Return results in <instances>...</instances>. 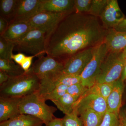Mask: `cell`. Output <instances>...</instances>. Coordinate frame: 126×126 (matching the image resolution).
<instances>
[{
	"label": "cell",
	"mask_w": 126,
	"mask_h": 126,
	"mask_svg": "<svg viewBox=\"0 0 126 126\" xmlns=\"http://www.w3.org/2000/svg\"><path fill=\"white\" fill-rule=\"evenodd\" d=\"M100 18L107 30L114 29L125 18L117 0H109Z\"/></svg>",
	"instance_id": "7c38bea8"
},
{
	"label": "cell",
	"mask_w": 126,
	"mask_h": 126,
	"mask_svg": "<svg viewBox=\"0 0 126 126\" xmlns=\"http://www.w3.org/2000/svg\"><path fill=\"white\" fill-rule=\"evenodd\" d=\"M109 52L104 41L94 47L92 58L80 75L83 86L89 89L96 83L102 64Z\"/></svg>",
	"instance_id": "5b68a950"
},
{
	"label": "cell",
	"mask_w": 126,
	"mask_h": 126,
	"mask_svg": "<svg viewBox=\"0 0 126 126\" xmlns=\"http://www.w3.org/2000/svg\"><path fill=\"white\" fill-rule=\"evenodd\" d=\"M0 70L5 72L10 77L23 74L25 72L20 65L16 64L12 60L0 59Z\"/></svg>",
	"instance_id": "7402d4cb"
},
{
	"label": "cell",
	"mask_w": 126,
	"mask_h": 126,
	"mask_svg": "<svg viewBox=\"0 0 126 126\" xmlns=\"http://www.w3.org/2000/svg\"><path fill=\"white\" fill-rule=\"evenodd\" d=\"M40 83V79L30 68L20 75L10 77L0 86V97L22 98L38 92Z\"/></svg>",
	"instance_id": "7a4b0ae2"
},
{
	"label": "cell",
	"mask_w": 126,
	"mask_h": 126,
	"mask_svg": "<svg viewBox=\"0 0 126 126\" xmlns=\"http://www.w3.org/2000/svg\"><path fill=\"white\" fill-rule=\"evenodd\" d=\"M124 87V81L121 79L115 81L112 92L106 100L107 111L118 116L121 107Z\"/></svg>",
	"instance_id": "4fadbf2b"
},
{
	"label": "cell",
	"mask_w": 126,
	"mask_h": 126,
	"mask_svg": "<svg viewBox=\"0 0 126 126\" xmlns=\"http://www.w3.org/2000/svg\"><path fill=\"white\" fill-rule=\"evenodd\" d=\"M46 101L37 93L23 97L19 105L20 114L38 118L46 125L56 118L54 113L57 109L47 105Z\"/></svg>",
	"instance_id": "3957f363"
},
{
	"label": "cell",
	"mask_w": 126,
	"mask_h": 126,
	"mask_svg": "<svg viewBox=\"0 0 126 126\" xmlns=\"http://www.w3.org/2000/svg\"><path fill=\"white\" fill-rule=\"evenodd\" d=\"M41 0H18L14 18L10 24L29 23L41 12Z\"/></svg>",
	"instance_id": "8fae6325"
},
{
	"label": "cell",
	"mask_w": 126,
	"mask_h": 126,
	"mask_svg": "<svg viewBox=\"0 0 126 126\" xmlns=\"http://www.w3.org/2000/svg\"><path fill=\"white\" fill-rule=\"evenodd\" d=\"M84 126H100L104 116L91 110H86L79 114Z\"/></svg>",
	"instance_id": "cb8c5ba5"
},
{
	"label": "cell",
	"mask_w": 126,
	"mask_h": 126,
	"mask_svg": "<svg viewBox=\"0 0 126 126\" xmlns=\"http://www.w3.org/2000/svg\"><path fill=\"white\" fill-rule=\"evenodd\" d=\"M88 89L81 83H77L68 87L67 93L79 99L84 95Z\"/></svg>",
	"instance_id": "f1b7e54d"
},
{
	"label": "cell",
	"mask_w": 126,
	"mask_h": 126,
	"mask_svg": "<svg viewBox=\"0 0 126 126\" xmlns=\"http://www.w3.org/2000/svg\"><path fill=\"white\" fill-rule=\"evenodd\" d=\"M10 78L5 72L0 70V86L8 81Z\"/></svg>",
	"instance_id": "74e56055"
},
{
	"label": "cell",
	"mask_w": 126,
	"mask_h": 126,
	"mask_svg": "<svg viewBox=\"0 0 126 126\" xmlns=\"http://www.w3.org/2000/svg\"><path fill=\"white\" fill-rule=\"evenodd\" d=\"M94 47L83 50L70 56L64 62L62 73L65 74L81 75L92 58Z\"/></svg>",
	"instance_id": "9c48e42d"
},
{
	"label": "cell",
	"mask_w": 126,
	"mask_h": 126,
	"mask_svg": "<svg viewBox=\"0 0 126 126\" xmlns=\"http://www.w3.org/2000/svg\"><path fill=\"white\" fill-rule=\"evenodd\" d=\"M122 56L123 58L126 59V47L122 51Z\"/></svg>",
	"instance_id": "ab89813d"
},
{
	"label": "cell",
	"mask_w": 126,
	"mask_h": 126,
	"mask_svg": "<svg viewBox=\"0 0 126 126\" xmlns=\"http://www.w3.org/2000/svg\"><path fill=\"white\" fill-rule=\"evenodd\" d=\"M15 44L0 36V59L12 60Z\"/></svg>",
	"instance_id": "d4e9b609"
},
{
	"label": "cell",
	"mask_w": 126,
	"mask_h": 126,
	"mask_svg": "<svg viewBox=\"0 0 126 126\" xmlns=\"http://www.w3.org/2000/svg\"><path fill=\"white\" fill-rule=\"evenodd\" d=\"M42 120L33 116L20 114L0 123V126H42Z\"/></svg>",
	"instance_id": "ac0fdd59"
},
{
	"label": "cell",
	"mask_w": 126,
	"mask_h": 126,
	"mask_svg": "<svg viewBox=\"0 0 126 126\" xmlns=\"http://www.w3.org/2000/svg\"><path fill=\"white\" fill-rule=\"evenodd\" d=\"M100 126H120L119 116L107 111Z\"/></svg>",
	"instance_id": "f546056e"
},
{
	"label": "cell",
	"mask_w": 126,
	"mask_h": 126,
	"mask_svg": "<svg viewBox=\"0 0 126 126\" xmlns=\"http://www.w3.org/2000/svg\"><path fill=\"white\" fill-rule=\"evenodd\" d=\"M18 0H0V16L6 19L9 24L14 18Z\"/></svg>",
	"instance_id": "44dd1931"
},
{
	"label": "cell",
	"mask_w": 126,
	"mask_h": 126,
	"mask_svg": "<svg viewBox=\"0 0 126 126\" xmlns=\"http://www.w3.org/2000/svg\"><path fill=\"white\" fill-rule=\"evenodd\" d=\"M33 28L29 23H18L9 24L7 29L1 36L13 43L19 41Z\"/></svg>",
	"instance_id": "2e32d148"
},
{
	"label": "cell",
	"mask_w": 126,
	"mask_h": 126,
	"mask_svg": "<svg viewBox=\"0 0 126 126\" xmlns=\"http://www.w3.org/2000/svg\"><path fill=\"white\" fill-rule=\"evenodd\" d=\"M26 56L22 53H19L16 54H13L12 56V59L14 60L16 63L20 65L23 63Z\"/></svg>",
	"instance_id": "d6a6232c"
},
{
	"label": "cell",
	"mask_w": 126,
	"mask_h": 126,
	"mask_svg": "<svg viewBox=\"0 0 126 126\" xmlns=\"http://www.w3.org/2000/svg\"><path fill=\"white\" fill-rule=\"evenodd\" d=\"M120 126H126V109L120 110L119 114Z\"/></svg>",
	"instance_id": "e575fe53"
},
{
	"label": "cell",
	"mask_w": 126,
	"mask_h": 126,
	"mask_svg": "<svg viewBox=\"0 0 126 126\" xmlns=\"http://www.w3.org/2000/svg\"><path fill=\"white\" fill-rule=\"evenodd\" d=\"M35 57H37L36 55H30L26 56L23 63H21L20 66L25 72H27L30 68L33 59Z\"/></svg>",
	"instance_id": "1f68e13d"
},
{
	"label": "cell",
	"mask_w": 126,
	"mask_h": 126,
	"mask_svg": "<svg viewBox=\"0 0 126 126\" xmlns=\"http://www.w3.org/2000/svg\"><path fill=\"white\" fill-rule=\"evenodd\" d=\"M121 79L124 81L126 79V63L122 72Z\"/></svg>",
	"instance_id": "f35d334b"
},
{
	"label": "cell",
	"mask_w": 126,
	"mask_h": 126,
	"mask_svg": "<svg viewBox=\"0 0 126 126\" xmlns=\"http://www.w3.org/2000/svg\"><path fill=\"white\" fill-rule=\"evenodd\" d=\"M109 0H92V4L88 14L96 17H100Z\"/></svg>",
	"instance_id": "484cf974"
},
{
	"label": "cell",
	"mask_w": 126,
	"mask_h": 126,
	"mask_svg": "<svg viewBox=\"0 0 126 126\" xmlns=\"http://www.w3.org/2000/svg\"><path fill=\"white\" fill-rule=\"evenodd\" d=\"M9 25V22L6 19L0 16V36L6 30Z\"/></svg>",
	"instance_id": "836d02e7"
},
{
	"label": "cell",
	"mask_w": 126,
	"mask_h": 126,
	"mask_svg": "<svg viewBox=\"0 0 126 126\" xmlns=\"http://www.w3.org/2000/svg\"><path fill=\"white\" fill-rule=\"evenodd\" d=\"M45 126H63L62 118L56 117L48 123L45 125Z\"/></svg>",
	"instance_id": "8d00e7d4"
},
{
	"label": "cell",
	"mask_w": 126,
	"mask_h": 126,
	"mask_svg": "<svg viewBox=\"0 0 126 126\" xmlns=\"http://www.w3.org/2000/svg\"><path fill=\"white\" fill-rule=\"evenodd\" d=\"M21 98L0 97V122L20 115L19 105Z\"/></svg>",
	"instance_id": "5bb4252c"
},
{
	"label": "cell",
	"mask_w": 126,
	"mask_h": 126,
	"mask_svg": "<svg viewBox=\"0 0 126 126\" xmlns=\"http://www.w3.org/2000/svg\"><path fill=\"white\" fill-rule=\"evenodd\" d=\"M46 36L44 32L33 29L19 41L15 43L14 50L39 58L46 54Z\"/></svg>",
	"instance_id": "8992f818"
},
{
	"label": "cell",
	"mask_w": 126,
	"mask_h": 126,
	"mask_svg": "<svg viewBox=\"0 0 126 126\" xmlns=\"http://www.w3.org/2000/svg\"><path fill=\"white\" fill-rule=\"evenodd\" d=\"M104 41L109 52H122L126 47V32H118L114 29L108 30Z\"/></svg>",
	"instance_id": "e0dca14e"
},
{
	"label": "cell",
	"mask_w": 126,
	"mask_h": 126,
	"mask_svg": "<svg viewBox=\"0 0 126 126\" xmlns=\"http://www.w3.org/2000/svg\"><path fill=\"white\" fill-rule=\"evenodd\" d=\"M38 58L31 68L40 80L49 78L63 72V61L47 55Z\"/></svg>",
	"instance_id": "52a82bcc"
},
{
	"label": "cell",
	"mask_w": 126,
	"mask_h": 126,
	"mask_svg": "<svg viewBox=\"0 0 126 126\" xmlns=\"http://www.w3.org/2000/svg\"><path fill=\"white\" fill-rule=\"evenodd\" d=\"M107 32L97 17L73 12L63 18L46 38V54L64 61V58L66 60L102 42Z\"/></svg>",
	"instance_id": "6da1fadb"
},
{
	"label": "cell",
	"mask_w": 126,
	"mask_h": 126,
	"mask_svg": "<svg viewBox=\"0 0 126 126\" xmlns=\"http://www.w3.org/2000/svg\"><path fill=\"white\" fill-rule=\"evenodd\" d=\"M68 87L64 85H59L43 98L46 101L49 100L53 101L57 100L67 93Z\"/></svg>",
	"instance_id": "4316f807"
},
{
	"label": "cell",
	"mask_w": 126,
	"mask_h": 126,
	"mask_svg": "<svg viewBox=\"0 0 126 126\" xmlns=\"http://www.w3.org/2000/svg\"><path fill=\"white\" fill-rule=\"evenodd\" d=\"M114 29L118 32H126V18L122 21Z\"/></svg>",
	"instance_id": "d590c367"
},
{
	"label": "cell",
	"mask_w": 126,
	"mask_h": 126,
	"mask_svg": "<svg viewBox=\"0 0 126 126\" xmlns=\"http://www.w3.org/2000/svg\"><path fill=\"white\" fill-rule=\"evenodd\" d=\"M78 100L72 95L66 93L59 99L52 102L57 108L65 115L70 114L74 111L75 104Z\"/></svg>",
	"instance_id": "d6986e66"
},
{
	"label": "cell",
	"mask_w": 126,
	"mask_h": 126,
	"mask_svg": "<svg viewBox=\"0 0 126 126\" xmlns=\"http://www.w3.org/2000/svg\"><path fill=\"white\" fill-rule=\"evenodd\" d=\"M126 63V59L123 56L122 51H109L102 64L96 83H112L121 79Z\"/></svg>",
	"instance_id": "277c9868"
},
{
	"label": "cell",
	"mask_w": 126,
	"mask_h": 126,
	"mask_svg": "<svg viewBox=\"0 0 126 126\" xmlns=\"http://www.w3.org/2000/svg\"><path fill=\"white\" fill-rule=\"evenodd\" d=\"M114 83V82L110 83H95L89 89L85 94H92L98 95L106 100L112 92Z\"/></svg>",
	"instance_id": "603a6c76"
},
{
	"label": "cell",
	"mask_w": 126,
	"mask_h": 126,
	"mask_svg": "<svg viewBox=\"0 0 126 126\" xmlns=\"http://www.w3.org/2000/svg\"><path fill=\"white\" fill-rule=\"evenodd\" d=\"M74 111L68 115H65L62 118L63 126H84L81 118Z\"/></svg>",
	"instance_id": "83f0119b"
},
{
	"label": "cell",
	"mask_w": 126,
	"mask_h": 126,
	"mask_svg": "<svg viewBox=\"0 0 126 126\" xmlns=\"http://www.w3.org/2000/svg\"><path fill=\"white\" fill-rule=\"evenodd\" d=\"M92 0H74L75 12L77 13H88L92 4Z\"/></svg>",
	"instance_id": "4dcf8cb0"
},
{
	"label": "cell",
	"mask_w": 126,
	"mask_h": 126,
	"mask_svg": "<svg viewBox=\"0 0 126 126\" xmlns=\"http://www.w3.org/2000/svg\"><path fill=\"white\" fill-rule=\"evenodd\" d=\"M88 110L104 116L107 111L106 100L98 95L85 94L75 104L74 111L79 115L84 111Z\"/></svg>",
	"instance_id": "30bf717a"
},
{
	"label": "cell",
	"mask_w": 126,
	"mask_h": 126,
	"mask_svg": "<svg viewBox=\"0 0 126 126\" xmlns=\"http://www.w3.org/2000/svg\"><path fill=\"white\" fill-rule=\"evenodd\" d=\"M41 12L71 13L75 11L73 0H41Z\"/></svg>",
	"instance_id": "9a60e30c"
},
{
	"label": "cell",
	"mask_w": 126,
	"mask_h": 126,
	"mask_svg": "<svg viewBox=\"0 0 126 126\" xmlns=\"http://www.w3.org/2000/svg\"><path fill=\"white\" fill-rule=\"evenodd\" d=\"M70 13L42 12L36 14L29 23L33 29L44 32L47 38L63 18Z\"/></svg>",
	"instance_id": "ba28073f"
},
{
	"label": "cell",
	"mask_w": 126,
	"mask_h": 126,
	"mask_svg": "<svg viewBox=\"0 0 126 126\" xmlns=\"http://www.w3.org/2000/svg\"><path fill=\"white\" fill-rule=\"evenodd\" d=\"M44 80L51 81L56 85H63L67 87L81 83L82 82L80 75L65 74L62 72L54 77L41 80Z\"/></svg>",
	"instance_id": "ffe728a7"
}]
</instances>
